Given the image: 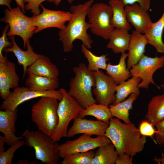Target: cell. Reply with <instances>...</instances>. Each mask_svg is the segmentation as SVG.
Returning <instances> with one entry per match:
<instances>
[{
	"instance_id": "18",
	"label": "cell",
	"mask_w": 164,
	"mask_h": 164,
	"mask_svg": "<svg viewBox=\"0 0 164 164\" xmlns=\"http://www.w3.org/2000/svg\"><path fill=\"white\" fill-rule=\"evenodd\" d=\"M17 108L14 111L0 110V132L4 135L6 143L11 145L22 138V136L17 137L15 135V124L18 118Z\"/></svg>"
},
{
	"instance_id": "35",
	"label": "cell",
	"mask_w": 164,
	"mask_h": 164,
	"mask_svg": "<svg viewBox=\"0 0 164 164\" xmlns=\"http://www.w3.org/2000/svg\"><path fill=\"white\" fill-rule=\"evenodd\" d=\"M24 3H27L25 5V9L30 10L31 12L35 16L39 15L40 11L39 6L41 3L44 1H47L50 2H54V0H23Z\"/></svg>"
},
{
	"instance_id": "23",
	"label": "cell",
	"mask_w": 164,
	"mask_h": 164,
	"mask_svg": "<svg viewBox=\"0 0 164 164\" xmlns=\"http://www.w3.org/2000/svg\"><path fill=\"white\" fill-rule=\"evenodd\" d=\"M164 29V11L160 19L152 23L145 32L148 44L154 46L157 51L164 53V43L162 39Z\"/></svg>"
},
{
	"instance_id": "16",
	"label": "cell",
	"mask_w": 164,
	"mask_h": 164,
	"mask_svg": "<svg viewBox=\"0 0 164 164\" xmlns=\"http://www.w3.org/2000/svg\"><path fill=\"white\" fill-rule=\"evenodd\" d=\"M126 19L135 30L145 34L153 23L147 11L137 3L125 7Z\"/></svg>"
},
{
	"instance_id": "4",
	"label": "cell",
	"mask_w": 164,
	"mask_h": 164,
	"mask_svg": "<svg viewBox=\"0 0 164 164\" xmlns=\"http://www.w3.org/2000/svg\"><path fill=\"white\" fill-rule=\"evenodd\" d=\"M25 145L35 150L36 158L46 164H56L60 158L59 145L40 131L25 130L22 135Z\"/></svg>"
},
{
	"instance_id": "15",
	"label": "cell",
	"mask_w": 164,
	"mask_h": 164,
	"mask_svg": "<svg viewBox=\"0 0 164 164\" xmlns=\"http://www.w3.org/2000/svg\"><path fill=\"white\" fill-rule=\"evenodd\" d=\"M19 80L14 63L8 59L0 62V96L3 99L5 100L10 94V88L19 87Z\"/></svg>"
},
{
	"instance_id": "45",
	"label": "cell",
	"mask_w": 164,
	"mask_h": 164,
	"mask_svg": "<svg viewBox=\"0 0 164 164\" xmlns=\"http://www.w3.org/2000/svg\"><path fill=\"white\" fill-rule=\"evenodd\" d=\"M161 87L163 89L164 91V84H162L161 85Z\"/></svg>"
},
{
	"instance_id": "27",
	"label": "cell",
	"mask_w": 164,
	"mask_h": 164,
	"mask_svg": "<svg viewBox=\"0 0 164 164\" xmlns=\"http://www.w3.org/2000/svg\"><path fill=\"white\" fill-rule=\"evenodd\" d=\"M108 5L112 10L111 20L112 26L115 28H124L130 30L131 26L126 19L125 5L119 0H109Z\"/></svg>"
},
{
	"instance_id": "2",
	"label": "cell",
	"mask_w": 164,
	"mask_h": 164,
	"mask_svg": "<svg viewBox=\"0 0 164 164\" xmlns=\"http://www.w3.org/2000/svg\"><path fill=\"white\" fill-rule=\"evenodd\" d=\"M94 0H89L83 4L71 6V19L65 29L58 33L64 52L68 53L72 50L73 42L77 39L81 40L87 49L91 48L93 40L87 32L90 25L86 21L85 18Z\"/></svg>"
},
{
	"instance_id": "26",
	"label": "cell",
	"mask_w": 164,
	"mask_h": 164,
	"mask_svg": "<svg viewBox=\"0 0 164 164\" xmlns=\"http://www.w3.org/2000/svg\"><path fill=\"white\" fill-rule=\"evenodd\" d=\"M140 94V91L131 94L126 100L117 104H111L109 106L113 116L122 120L125 124L132 122L129 118V111L132 108V104Z\"/></svg>"
},
{
	"instance_id": "44",
	"label": "cell",
	"mask_w": 164,
	"mask_h": 164,
	"mask_svg": "<svg viewBox=\"0 0 164 164\" xmlns=\"http://www.w3.org/2000/svg\"><path fill=\"white\" fill-rule=\"evenodd\" d=\"M62 0H54V3L56 5H57L59 4ZM68 3L70 4H71L74 0H67Z\"/></svg>"
},
{
	"instance_id": "20",
	"label": "cell",
	"mask_w": 164,
	"mask_h": 164,
	"mask_svg": "<svg viewBox=\"0 0 164 164\" xmlns=\"http://www.w3.org/2000/svg\"><path fill=\"white\" fill-rule=\"evenodd\" d=\"M28 74L25 84L30 90L43 92L56 90L59 86L58 77L50 78L32 73Z\"/></svg>"
},
{
	"instance_id": "40",
	"label": "cell",
	"mask_w": 164,
	"mask_h": 164,
	"mask_svg": "<svg viewBox=\"0 0 164 164\" xmlns=\"http://www.w3.org/2000/svg\"><path fill=\"white\" fill-rule=\"evenodd\" d=\"M6 140L5 136L0 135V155L3 153L5 151L4 144L6 142Z\"/></svg>"
},
{
	"instance_id": "25",
	"label": "cell",
	"mask_w": 164,
	"mask_h": 164,
	"mask_svg": "<svg viewBox=\"0 0 164 164\" xmlns=\"http://www.w3.org/2000/svg\"><path fill=\"white\" fill-rule=\"evenodd\" d=\"M145 117L154 126L164 119V94L151 98L148 104Z\"/></svg>"
},
{
	"instance_id": "36",
	"label": "cell",
	"mask_w": 164,
	"mask_h": 164,
	"mask_svg": "<svg viewBox=\"0 0 164 164\" xmlns=\"http://www.w3.org/2000/svg\"><path fill=\"white\" fill-rule=\"evenodd\" d=\"M153 126L147 120H144L141 122L139 129L142 135L152 137L156 132Z\"/></svg>"
},
{
	"instance_id": "41",
	"label": "cell",
	"mask_w": 164,
	"mask_h": 164,
	"mask_svg": "<svg viewBox=\"0 0 164 164\" xmlns=\"http://www.w3.org/2000/svg\"><path fill=\"white\" fill-rule=\"evenodd\" d=\"M153 161L158 164H164V154H162V156L157 158L156 156L153 159Z\"/></svg>"
},
{
	"instance_id": "43",
	"label": "cell",
	"mask_w": 164,
	"mask_h": 164,
	"mask_svg": "<svg viewBox=\"0 0 164 164\" xmlns=\"http://www.w3.org/2000/svg\"><path fill=\"white\" fill-rule=\"evenodd\" d=\"M18 6H19L22 12L24 13H25V9L24 3L23 0H15Z\"/></svg>"
},
{
	"instance_id": "31",
	"label": "cell",
	"mask_w": 164,
	"mask_h": 164,
	"mask_svg": "<svg viewBox=\"0 0 164 164\" xmlns=\"http://www.w3.org/2000/svg\"><path fill=\"white\" fill-rule=\"evenodd\" d=\"M81 51L88 62L87 66L89 70L96 71L100 69L105 70L109 59L107 57L108 54H102L100 56L94 55L83 43L81 45Z\"/></svg>"
},
{
	"instance_id": "29",
	"label": "cell",
	"mask_w": 164,
	"mask_h": 164,
	"mask_svg": "<svg viewBox=\"0 0 164 164\" xmlns=\"http://www.w3.org/2000/svg\"><path fill=\"white\" fill-rule=\"evenodd\" d=\"M118 154L112 143L98 148L91 164H114Z\"/></svg>"
},
{
	"instance_id": "5",
	"label": "cell",
	"mask_w": 164,
	"mask_h": 164,
	"mask_svg": "<svg viewBox=\"0 0 164 164\" xmlns=\"http://www.w3.org/2000/svg\"><path fill=\"white\" fill-rule=\"evenodd\" d=\"M40 97L31 108L32 120L39 130L51 137L58 123V100L48 96Z\"/></svg>"
},
{
	"instance_id": "3",
	"label": "cell",
	"mask_w": 164,
	"mask_h": 164,
	"mask_svg": "<svg viewBox=\"0 0 164 164\" xmlns=\"http://www.w3.org/2000/svg\"><path fill=\"white\" fill-rule=\"evenodd\" d=\"M72 70L74 76L70 79L68 94L84 108L96 103L93 96L92 87L95 80L92 71L89 70L84 63H80Z\"/></svg>"
},
{
	"instance_id": "22",
	"label": "cell",
	"mask_w": 164,
	"mask_h": 164,
	"mask_svg": "<svg viewBox=\"0 0 164 164\" xmlns=\"http://www.w3.org/2000/svg\"><path fill=\"white\" fill-rule=\"evenodd\" d=\"M26 73L50 78L58 77L59 70L57 67L52 63L48 57L37 59L26 69Z\"/></svg>"
},
{
	"instance_id": "14",
	"label": "cell",
	"mask_w": 164,
	"mask_h": 164,
	"mask_svg": "<svg viewBox=\"0 0 164 164\" xmlns=\"http://www.w3.org/2000/svg\"><path fill=\"white\" fill-rule=\"evenodd\" d=\"M108 125L102 121L77 117L73 119L72 125L68 130L67 137H72L80 134L103 136Z\"/></svg>"
},
{
	"instance_id": "33",
	"label": "cell",
	"mask_w": 164,
	"mask_h": 164,
	"mask_svg": "<svg viewBox=\"0 0 164 164\" xmlns=\"http://www.w3.org/2000/svg\"><path fill=\"white\" fill-rule=\"evenodd\" d=\"M25 145V141L20 140L16 143L11 145L7 151L0 155V164H12L15 152Z\"/></svg>"
},
{
	"instance_id": "17",
	"label": "cell",
	"mask_w": 164,
	"mask_h": 164,
	"mask_svg": "<svg viewBox=\"0 0 164 164\" xmlns=\"http://www.w3.org/2000/svg\"><path fill=\"white\" fill-rule=\"evenodd\" d=\"M15 37L14 36H10V39L13 44L12 47L4 49L3 51L5 53L12 52L14 54L17 58L18 64L23 67V78H24L27 67L33 64L37 59L45 56L37 54L34 51L33 48L31 45L29 40L26 43L27 50H22L17 45Z\"/></svg>"
},
{
	"instance_id": "46",
	"label": "cell",
	"mask_w": 164,
	"mask_h": 164,
	"mask_svg": "<svg viewBox=\"0 0 164 164\" xmlns=\"http://www.w3.org/2000/svg\"><path fill=\"white\" fill-rule=\"evenodd\" d=\"M162 146H163V147H164V145H162Z\"/></svg>"
},
{
	"instance_id": "42",
	"label": "cell",
	"mask_w": 164,
	"mask_h": 164,
	"mask_svg": "<svg viewBox=\"0 0 164 164\" xmlns=\"http://www.w3.org/2000/svg\"><path fill=\"white\" fill-rule=\"evenodd\" d=\"M12 0H0V5H5L8 9H11L12 8L10 6V3Z\"/></svg>"
},
{
	"instance_id": "28",
	"label": "cell",
	"mask_w": 164,
	"mask_h": 164,
	"mask_svg": "<svg viewBox=\"0 0 164 164\" xmlns=\"http://www.w3.org/2000/svg\"><path fill=\"white\" fill-rule=\"evenodd\" d=\"M90 115L95 117L97 120L109 124L113 116L109 106L104 104L94 103L84 108L80 112L78 117L84 118Z\"/></svg>"
},
{
	"instance_id": "9",
	"label": "cell",
	"mask_w": 164,
	"mask_h": 164,
	"mask_svg": "<svg viewBox=\"0 0 164 164\" xmlns=\"http://www.w3.org/2000/svg\"><path fill=\"white\" fill-rule=\"evenodd\" d=\"M164 66V56L152 57L144 54L137 63L132 66L130 71L131 76L141 79V82L138 86L139 88L148 89L149 84H151L159 89L153 80V76L156 70Z\"/></svg>"
},
{
	"instance_id": "32",
	"label": "cell",
	"mask_w": 164,
	"mask_h": 164,
	"mask_svg": "<svg viewBox=\"0 0 164 164\" xmlns=\"http://www.w3.org/2000/svg\"><path fill=\"white\" fill-rule=\"evenodd\" d=\"M95 152L93 150L74 153L63 158L61 164H91Z\"/></svg>"
},
{
	"instance_id": "37",
	"label": "cell",
	"mask_w": 164,
	"mask_h": 164,
	"mask_svg": "<svg viewBox=\"0 0 164 164\" xmlns=\"http://www.w3.org/2000/svg\"><path fill=\"white\" fill-rule=\"evenodd\" d=\"M155 126L157 128L155 133L156 142L160 145H164V119Z\"/></svg>"
},
{
	"instance_id": "6",
	"label": "cell",
	"mask_w": 164,
	"mask_h": 164,
	"mask_svg": "<svg viewBox=\"0 0 164 164\" xmlns=\"http://www.w3.org/2000/svg\"><path fill=\"white\" fill-rule=\"evenodd\" d=\"M59 90L63 94V97L59 103L57 110L58 124L51 137L54 142L59 141L62 138L67 137L70 122L78 117L84 109L65 89L61 88Z\"/></svg>"
},
{
	"instance_id": "38",
	"label": "cell",
	"mask_w": 164,
	"mask_h": 164,
	"mask_svg": "<svg viewBox=\"0 0 164 164\" xmlns=\"http://www.w3.org/2000/svg\"><path fill=\"white\" fill-rule=\"evenodd\" d=\"M125 6L127 5H132L134 3L138 4L142 8L147 11L149 9L150 6V0H119Z\"/></svg>"
},
{
	"instance_id": "12",
	"label": "cell",
	"mask_w": 164,
	"mask_h": 164,
	"mask_svg": "<svg viewBox=\"0 0 164 164\" xmlns=\"http://www.w3.org/2000/svg\"><path fill=\"white\" fill-rule=\"evenodd\" d=\"M40 6L43 9L42 13L31 17L34 25L37 27L34 33L50 27L63 30L66 26V22L71 19L72 14L70 12L51 10L46 8L41 4Z\"/></svg>"
},
{
	"instance_id": "8",
	"label": "cell",
	"mask_w": 164,
	"mask_h": 164,
	"mask_svg": "<svg viewBox=\"0 0 164 164\" xmlns=\"http://www.w3.org/2000/svg\"><path fill=\"white\" fill-rule=\"evenodd\" d=\"M112 10L109 5L100 2L92 5L87 14L91 32L108 40L110 33L114 29L111 23Z\"/></svg>"
},
{
	"instance_id": "1",
	"label": "cell",
	"mask_w": 164,
	"mask_h": 164,
	"mask_svg": "<svg viewBox=\"0 0 164 164\" xmlns=\"http://www.w3.org/2000/svg\"><path fill=\"white\" fill-rule=\"evenodd\" d=\"M104 135L110 139L119 155L127 154L133 157L142 151L147 140L134 123L125 124L113 117Z\"/></svg>"
},
{
	"instance_id": "11",
	"label": "cell",
	"mask_w": 164,
	"mask_h": 164,
	"mask_svg": "<svg viewBox=\"0 0 164 164\" xmlns=\"http://www.w3.org/2000/svg\"><path fill=\"white\" fill-rule=\"evenodd\" d=\"M43 96L52 97L60 101L62 100L63 95L59 90L39 92L30 90L27 87H18L14 88L7 98L4 100L0 109L14 111L19 105L27 101Z\"/></svg>"
},
{
	"instance_id": "21",
	"label": "cell",
	"mask_w": 164,
	"mask_h": 164,
	"mask_svg": "<svg viewBox=\"0 0 164 164\" xmlns=\"http://www.w3.org/2000/svg\"><path fill=\"white\" fill-rule=\"evenodd\" d=\"M128 30L124 28L114 29L110 33L107 48L115 53H123L128 50L131 39Z\"/></svg>"
},
{
	"instance_id": "24",
	"label": "cell",
	"mask_w": 164,
	"mask_h": 164,
	"mask_svg": "<svg viewBox=\"0 0 164 164\" xmlns=\"http://www.w3.org/2000/svg\"><path fill=\"white\" fill-rule=\"evenodd\" d=\"M118 64L113 65L111 62L107 63L106 73L111 77L118 85L125 81L131 76L129 70L126 64L125 60L127 53H121Z\"/></svg>"
},
{
	"instance_id": "7",
	"label": "cell",
	"mask_w": 164,
	"mask_h": 164,
	"mask_svg": "<svg viewBox=\"0 0 164 164\" xmlns=\"http://www.w3.org/2000/svg\"><path fill=\"white\" fill-rule=\"evenodd\" d=\"M4 13L5 16L0 20L9 26L7 36H20L23 41L24 48H25L27 41L32 36L37 28L34 25L31 17L25 15L19 6L11 9H6Z\"/></svg>"
},
{
	"instance_id": "13",
	"label": "cell",
	"mask_w": 164,
	"mask_h": 164,
	"mask_svg": "<svg viewBox=\"0 0 164 164\" xmlns=\"http://www.w3.org/2000/svg\"><path fill=\"white\" fill-rule=\"evenodd\" d=\"M95 80L92 92L97 103L109 106L115 101L117 85L113 78L100 70L92 71Z\"/></svg>"
},
{
	"instance_id": "30",
	"label": "cell",
	"mask_w": 164,
	"mask_h": 164,
	"mask_svg": "<svg viewBox=\"0 0 164 164\" xmlns=\"http://www.w3.org/2000/svg\"><path fill=\"white\" fill-rule=\"evenodd\" d=\"M141 81V79L140 78L132 77L127 81L117 85L116 88V100L112 104L119 103L125 100L131 94L140 91L138 86Z\"/></svg>"
},
{
	"instance_id": "10",
	"label": "cell",
	"mask_w": 164,
	"mask_h": 164,
	"mask_svg": "<svg viewBox=\"0 0 164 164\" xmlns=\"http://www.w3.org/2000/svg\"><path fill=\"white\" fill-rule=\"evenodd\" d=\"M111 143L110 139L104 135L92 138L83 134L75 140H68L59 145V154L60 158L63 159L75 153L87 152Z\"/></svg>"
},
{
	"instance_id": "34",
	"label": "cell",
	"mask_w": 164,
	"mask_h": 164,
	"mask_svg": "<svg viewBox=\"0 0 164 164\" xmlns=\"http://www.w3.org/2000/svg\"><path fill=\"white\" fill-rule=\"evenodd\" d=\"M9 27L7 24L4 27L2 36L0 38V62H4L8 59L6 55L4 56L2 54L3 49L8 48H11L13 46L12 41H10L7 37V31Z\"/></svg>"
},
{
	"instance_id": "39",
	"label": "cell",
	"mask_w": 164,
	"mask_h": 164,
	"mask_svg": "<svg viewBox=\"0 0 164 164\" xmlns=\"http://www.w3.org/2000/svg\"><path fill=\"white\" fill-rule=\"evenodd\" d=\"M133 157L128 154H124L118 155L116 161V164H132Z\"/></svg>"
},
{
	"instance_id": "19",
	"label": "cell",
	"mask_w": 164,
	"mask_h": 164,
	"mask_svg": "<svg viewBox=\"0 0 164 164\" xmlns=\"http://www.w3.org/2000/svg\"><path fill=\"white\" fill-rule=\"evenodd\" d=\"M148 43L145 35L135 30L132 31L127 53V67L130 70L144 54Z\"/></svg>"
}]
</instances>
